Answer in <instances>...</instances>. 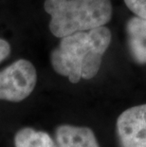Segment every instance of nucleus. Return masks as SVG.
Instances as JSON below:
<instances>
[{"instance_id": "1", "label": "nucleus", "mask_w": 146, "mask_h": 147, "mask_svg": "<svg viewBox=\"0 0 146 147\" xmlns=\"http://www.w3.org/2000/svg\"><path fill=\"white\" fill-rule=\"evenodd\" d=\"M111 38L110 30L104 26L63 37L50 53L52 68L72 84L92 79L100 70Z\"/></svg>"}, {"instance_id": "2", "label": "nucleus", "mask_w": 146, "mask_h": 147, "mask_svg": "<svg viewBox=\"0 0 146 147\" xmlns=\"http://www.w3.org/2000/svg\"><path fill=\"white\" fill-rule=\"evenodd\" d=\"M44 9L50 15L49 30L58 38L104 26L113 12L110 0H45Z\"/></svg>"}, {"instance_id": "3", "label": "nucleus", "mask_w": 146, "mask_h": 147, "mask_svg": "<svg viewBox=\"0 0 146 147\" xmlns=\"http://www.w3.org/2000/svg\"><path fill=\"white\" fill-rule=\"evenodd\" d=\"M37 83V72L26 59L13 62L0 71V100L18 102L32 93Z\"/></svg>"}, {"instance_id": "4", "label": "nucleus", "mask_w": 146, "mask_h": 147, "mask_svg": "<svg viewBox=\"0 0 146 147\" xmlns=\"http://www.w3.org/2000/svg\"><path fill=\"white\" fill-rule=\"evenodd\" d=\"M122 147H146V105L124 110L116 123Z\"/></svg>"}, {"instance_id": "5", "label": "nucleus", "mask_w": 146, "mask_h": 147, "mask_svg": "<svg viewBox=\"0 0 146 147\" xmlns=\"http://www.w3.org/2000/svg\"><path fill=\"white\" fill-rule=\"evenodd\" d=\"M127 48L135 63L146 65V19L135 15L125 25Z\"/></svg>"}, {"instance_id": "6", "label": "nucleus", "mask_w": 146, "mask_h": 147, "mask_svg": "<svg viewBox=\"0 0 146 147\" xmlns=\"http://www.w3.org/2000/svg\"><path fill=\"white\" fill-rule=\"evenodd\" d=\"M55 137L59 147H100L95 134L88 127L62 124Z\"/></svg>"}, {"instance_id": "7", "label": "nucleus", "mask_w": 146, "mask_h": 147, "mask_svg": "<svg viewBox=\"0 0 146 147\" xmlns=\"http://www.w3.org/2000/svg\"><path fill=\"white\" fill-rule=\"evenodd\" d=\"M15 147H57L50 136L44 131L22 128L14 137Z\"/></svg>"}, {"instance_id": "8", "label": "nucleus", "mask_w": 146, "mask_h": 147, "mask_svg": "<svg viewBox=\"0 0 146 147\" xmlns=\"http://www.w3.org/2000/svg\"><path fill=\"white\" fill-rule=\"evenodd\" d=\"M127 8L137 16L146 19V0H123Z\"/></svg>"}, {"instance_id": "9", "label": "nucleus", "mask_w": 146, "mask_h": 147, "mask_svg": "<svg viewBox=\"0 0 146 147\" xmlns=\"http://www.w3.org/2000/svg\"><path fill=\"white\" fill-rule=\"evenodd\" d=\"M11 53V46L6 40L0 38V63L9 57Z\"/></svg>"}]
</instances>
